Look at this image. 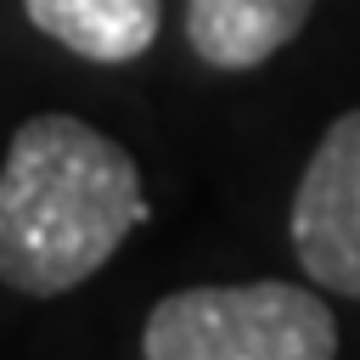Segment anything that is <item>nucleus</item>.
I'll list each match as a JSON object with an SVG mask.
<instances>
[{
    "label": "nucleus",
    "instance_id": "nucleus-1",
    "mask_svg": "<svg viewBox=\"0 0 360 360\" xmlns=\"http://www.w3.org/2000/svg\"><path fill=\"white\" fill-rule=\"evenodd\" d=\"M146 219L135 158L73 112L17 124L0 163V281L56 298L90 281Z\"/></svg>",
    "mask_w": 360,
    "mask_h": 360
},
{
    "label": "nucleus",
    "instance_id": "nucleus-3",
    "mask_svg": "<svg viewBox=\"0 0 360 360\" xmlns=\"http://www.w3.org/2000/svg\"><path fill=\"white\" fill-rule=\"evenodd\" d=\"M287 231L315 287L360 298V107L338 112L315 141L292 191Z\"/></svg>",
    "mask_w": 360,
    "mask_h": 360
},
{
    "label": "nucleus",
    "instance_id": "nucleus-5",
    "mask_svg": "<svg viewBox=\"0 0 360 360\" xmlns=\"http://www.w3.org/2000/svg\"><path fill=\"white\" fill-rule=\"evenodd\" d=\"M28 22L84 62H135L163 28L158 0H22Z\"/></svg>",
    "mask_w": 360,
    "mask_h": 360
},
{
    "label": "nucleus",
    "instance_id": "nucleus-2",
    "mask_svg": "<svg viewBox=\"0 0 360 360\" xmlns=\"http://www.w3.org/2000/svg\"><path fill=\"white\" fill-rule=\"evenodd\" d=\"M146 360H332L338 321L321 292L292 281L186 287L152 304L141 326Z\"/></svg>",
    "mask_w": 360,
    "mask_h": 360
},
{
    "label": "nucleus",
    "instance_id": "nucleus-4",
    "mask_svg": "<svg viewBox=\"0 0 360 360\" xmlns=\"http://www.w3.org/2000/svg\"><path fill=\"white\" fill-rule=\"evenodd\" d=\"M315 0H186V45L225 73L270 62L298 39Z\"/></svg>",
    "mask_w": 360,
    "mask_h": 360
}]
</instances>
